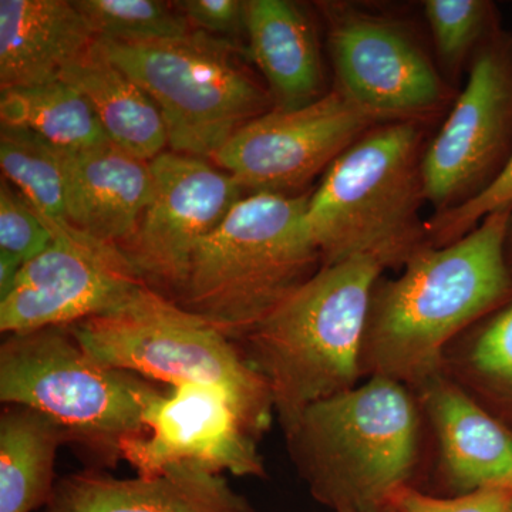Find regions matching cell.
Returning a JSON list of instances; mask_svg holds the SVG:
<instances>
[{"instance_id": "obj_31", "label": "cell", "mask_w": 512, "mask_h": 512, "mask_svg": "<svg viewBox=\"0 0 512 512\" xmlns=\"http://www.w3.org/2000/svg\"><path fill=\"white\" fill-rule=\"evenodd\" d=\"M22 266L23 262L15 255L0 251V301L12 291Z\"/></svg>"}, {"instance_id": "obj_18", "label": "cell", "mask_w": 512, "mask_h": 512, "mask_svg": "<svg viewBox=\"0 0 512 512\" xmlns=\"http://www.w3.org/2000/svg\"><path fill=\"white\" fill-rule=\"evenodd\" d=\"M96 40L74 2L0 0V89L59 80Z\"/></svg>"}, {"instance_id": "obj_24", "label": "cell", "mask_w": 512, "mask_h": 512, "mask_svg": "<svg viewBox=\"0 0 512 512\" xmlns=\"http://www.w3.org/2000/svg\"><path fill=\"white\" fill-rule=\"evenodd\" d=\"M423 12L436 62L457 89L461 72H468L481 47L503 29L497 5L488 0H426Z\"/></svg>"}, {"instance_id": "obj_13", "label": "cell", "mask_w": 512, "mask_h": 512, "mask_svg": "<svg viewBox=\"0 0 512 512\" xmlns=\"http://www.w3.org/2000/svg\"><path fill=\"white\" fill-rule=\"evenodd\" d=\"M143 286L119 248L72 227L57 229L49 247L23 264L12 291L0 301V332L72 328L120 308Z\"/></svg>"}, {"instance_id": "obj_19", "label": "cell", "mask_w": 512, "mask_h": 512, "mask_svg": "<svg viewBox=\"0 0 512 512\" xmlns=\"http://www.w3.org/2000/svg\"><path fill=\"white\" fill-rule=\"evenodd\" d=\"M245 39L275 109H298L325 96L318 32L311 16L289 0H247Z\"/></svg>"}, {"instance_id": "obj_11", "label": "cell", "mask_w": 512, "mask_h": 512, "mask_svg": "<svg viewBox=\"0 0 512 512\" xmlns=\"http://www.w3.org/2000/svg\"><path fill=\"white\" fill-rule=\"evenodd\" d=\"M379 124L376 116L333 86L308 106L274 109L249 121L210 161L251 194L301 195Z\"/></svg>"}, {"instance_id": "obj_32", "label": "cell", "mask_w": 512, "mask_h": 512, "mask_svg": "<svg viewBox=\"0 0 512 512\" xmlns=\"http://www.w3.org/2000/svg\"><path fill=\"white\" fill-rule=\"evenodd\" d=\"M505 252H507V262L512 272V214L510 224H508L507 242H505Z\"/></svg>"}, {"instance_id": "obj_21", "label": "cell", "mask_w": 512, "mask_h": 512, "mask_svg": "<svg viewBox=\"0 0 512 512\" xmlns=\"http://www.w3.org/2000/svg\"><path fill=\"white\" fill-rule=\"evenodd\" d=\"M63 431L43 414L3 406L0 414V512L45 510L55 493Z\"/></svg>"}, {"instance_id": "obj_14", "label": "cell", "mask_w": 512, "mask_h": 512, "mask_svg": "<svg viewBox=\"0 0 512 512\" xmlns=\"http://www.w3.org/2000/svg\"><path fill=\"white\" fill-rule=\"evenodd\" d=\"M144 423L146 434L123 448V460L137 476L195 466L221 476L266 477L261 434L220 389L194 383L170 387L148 407Z\"/></svg>"}, {"instance_id": "obj_3", "label": "cell", "mask_w": 512, "mask_h": 512, "mask_svg": "<svg viewBox=\"0 0 512 512\" xmlns=\"http://www.w3.org/2000/svg\"><path fill=\"white\" fill-rule=\"evenodd\" d=\"M309 197L245 195L202 241L173 301L234 342L254 329L325 266Z\"/></svg>"}, {"instance_id": "obj_17", "label": "cell", "mask_w": 512, "mask_h": 512, "mask_svg": "<svg viewBox=\"0 0 512 512\" xmlns=\"http://www.w3.org/2000/svg\"><path fill=\"white\" fill-rule=\"evenodd\" d=\"M66 212L70 227L120 248L133 237L151 192L150 161L111 141L63 151Z\"/></svg>"}, {"instance_id": "obj_30", "label": "cell", "mask_w": 512, "mask_h": 512, "mask_svg": "<svg viewBox=\"0 0 512 512\" xmlns=\"http://www.w3.org/2000/svg\"><path fill=\"white\" fill-rule=\"evenodd\" d=\"M174 5L192 30L232 42L245 36V2L241 0H184Z\"/></svg>"}, {"instance_id": "obj_8", "label": "cell", "mask_w": 512, "mask_h": 512, "mask_svg": "<svg viewBox=\"0 0 512 512\" xmlns=\"http://www.w3.org/2000/svg\"><path fill=\"white\" fill-rule=\"evenodd\" d=\"M94 47L153 99L174 153L211 160L235 133L275 109L265 83L249 69L247 49L192 30L177 39Z\"/></svg>"}, {"instance_id": "obj_15", "label": "cell", "mask_w": 512, "mask_h": 512, "mask_svg": "<svg viewBox=\"0 0 512 512\" xmlns=\"http://www.w3.org/2000/svg\"><path fill=\"white\" fill-rule=\"evenodd\" d=\"M440 446L441 471L458 495L512 491V430L446 370L416 387Z\"/></svg>"}, {"instance_id": "obj_34", "label": "cell", "mask_w": 512, "mask_h": 512, "mask_svg": "<svg viewBox=\"0 0 512 512\" xmlns=\"http://www.w3.org/2000/svg\"><path fill=\"white\" fill-rule=\"evenodd\" d=\"M511 512H512V504H511Z\"/></svg>"}, {"instance_id": "obj_29", "label": "cell", "mask_w": 512, "mask_h": 512, "mask_svg": "<svg viewBox=\"0 0 512 512\" xmlns=\"http://www.w3.org/2000/svg\"><path fill=\"white\" fill-rule=\"evenodd\" d=\"M512 491L480 490L457 497L437 498L406 485L394 494L397 512H511Z\"/></svg>"}, {"instance_id": "obj_6", "label": "cell", "mask_w": 512, "mask_h": 512, "mask_svg": "<svg viewBox=\"0 0 512 512\" xmlns=\"http://www.w3.org/2000/svg\"><path fill=\"white\" fill-rule=\"evenodd\" d=\"M164 390L94 360L69 328L5 336L0 402L43 414L94 470L123 460L128 441L146 434L144 417Z\"/></svg>"}, {"instance_id": "obj_25", "label": "cell", "mask_w": 512, "mask_h": 512, "mask_svg": "<svg viewBox=\"0 0 512 512\" xmlns=\"http://www.w3.org/2000/svg\"><path fill=\"white\" fill-rule=\"evenodd\" d=\"M97 39L146 43L177 39L192 32L174 3L158 0H76Z\"/></svg>"}, {"instance_id": "obj_4", "label": "cell", "mask_w": 512, "mask_h": 512, "mask_svg": "<svg viewBox=\"0 0 512 512\" xmlns=\"http://www.w3.org/2000/svg\"><path fill=\"white\" fill-rule=\"evenodd\" d=\"M285 437L315 501L333 512L383 511L419 461V402L404 384L373 376L309 406Z\"/></svg>"}, {"instance_id": "obj_2", "label": "cell", "mask_w": 512, "mask_h": 512, "mask_svg": "<svg viewBox=\"0 0 512 512\" xmlns=\"http://www.w3.org/2000/svg\"><path fill=\"white\" fill-rule=\"evenodd\" d=\"M384 269L369 256L323 266L235 340L268 384L284 433L312 404L357 386L370 302Z\"/></svg>"}, {"instance_id": "obj_16", "label": "cell", "mask_w": 512, "mask_h": 512, "mask_svg": "<svg viewBox=\"0 0 512 512\" xmlns=\"http://www.w3.org/2000/svg\"><path fill=\"white\" fill-rule=\"evenodd\" d=\"M42 512H254L221 474L174 466L153 477L116 478L87 468L57 480Z\"/></svg>"}, {"instance_id": "obj_10", "label": "cell", "mask_w": 512, "mask_h": 512, "mask_svg": "<svg viewBox=\"0 0 512 512\" xmlns=\"http://www.w3.org/2000/svg\"><path fill=\"white\" fill-rule=\"evenodd\" d=\"M512 156V33L488 40L468 69L423 158L424 192L434 214L483 194Z\"/></svg>"}, {"instance_id": "obj_33", "label": "cell", "mask_w": 512, "mask_h": 512, "mask_svg": "<svg viewBox=\"0 0 512 512\" xmlns=\"http://www.w3.org/2000/svg\"><path fill=\"white\" fill-rule=\"evenodd\" d=\"M379 512H397L396 510H394L393 507H390V508H386V510H383V511H379Z\"/></svg>"}, {"instance_id": "obj_1", "label": "cell", "mask_w": 512, "mask_h": 512, "mask_svg": "<svg viewBox=\"0 0 512 512\" xmlns=\"http://www.w3.org/2000/svg\"><path fill=\"white\" fill-rule=\"evenodd\" d=\"M511 214L512 205L491 212L463 238L420 249L399 278L379 279L363 340V376L416 389L444 372L451 340L512 301L505 252Z\"/></svg>"}, {"instance_id": "obj_23", "label": "cell", "mask_w": 512, "mask_h": 512, "mask_svg": "<svg viewBox=\"0 0 512 512\" xmlns=\"http://www.w3.org/2000/svg\"><path fill=\"white\" fill-rule=\"evenodd\" d=\"M3 178L35 208L53 231L69 228L63 151L25 128L2 126Z\"/></svg>"}, {"instance_id": "obj_20", "label": "cell", "mask_w": 512, "mask_h": 512, "mask_svg": "<svg viewBox=\"0 0 512 512\" xmlns=\"http://www.w3.org/2000/svg\"><path fill=\"white\" fill-rule=\"evenodd\" d=\"M60 79L86 97L114 146L146 161L164 153L167 128L157 104L96 47L66 69Z\"/></svg>"}, {"instance_id": "obj_22", "label": "cell", "mask_w": 512, "mask_h": 512, "mask_svg": "<svg viewBox=\"0 0 512 512\" xmlns=\"http://www.w3.org/2000/svg\"><path fill=\"white\" fill-rule=\"evenodd\" d=\"M2 126L25 128L62 151H82L110 141L89 101L59 79L2 90Z\"/></svg>"}, {"instance_id": "obj_9", "label": "cell", "mask_w": 512, "mask_h": 512, "mask_svg": "<svg viewBox=\"0 0 512 512\" xmlns=\"http://www.w3.org/2000/svg\"><path fill=\"white\" fill-rule=\"evenodd\" d=\"M335 87L382 123L431 126L457 99L407 20L353 2L319 3Z\"/></svg>"}, {"instance_id": "obj_27", "label": "cell", "mask_w": 512, "mask_h": 512, "mask_svg": "<svg viewBox=\"0 0 512 512\" xmlns=\"http://www.w3.org/2000/svg\"><path fill=\"white\" fill-rule=\"evenodd\" d=\"M53 241L52 229L40 218L15 187L2 178L0 184V251L23 264L42 254Z\"/></svg>"}, {"instance_id": "obj_7", "label": "cell", "mask_w": 512, "mask_h": 512, "mask_svg": "<svg viewBox=\"0 0 512 512\" xmlns=\"http://www.w3.org/2000/svg\"><path fill=\"white\" fill-rule=\"evenodd\" d=\"M94 360L150 382L204 384L227 394L259 434L274 402L237 343L173 299L143 286L123 306L69 328Z\"/></svg>"}, {"instance_id": "obj_26", "label": "cell", "mask_w": 512, "mask_h": 512, "mask_svg": "<svg viewBox=\"0 0 512 512\" xmlns=\"http://www.w3.org/2000/svg\"><path fill=\"white\" fill-rule=\"evenodd\" d=\"M453 377L512 406V301L478 332Z\"/></svg>"}, {"instance_id": "obj_5", "label": "cell", "mask_w": 512, "mask_h": 512, "mask_svg": "<svg viewBox=\"0 0 512 512\" xmlns=\"http://www.w3.org/2000/svg\"><path fill=\"white\" fill-rule=\"evenodd\" d=\"M429 127L379 124L323 174L309 197L306 224L325 266L369 256L386 269L404 268L430 245L421 220Z\"/></svg>"}, {"instance_id": "obj_12", "label": "cell", "mask_w": 512, "mask_h": 512, "mask_svg": "<svg viewBox=\"0 0 512 512\" xmlns=\"http://www.w3.org/2000/svg\"><path fill=\"white\" fill-rule=\"evenodd\" d=\"M151 192L133 237L120 252L148 288L174 299L202 241L245 197L210 160L164 151L150 161Z\"/></svg>"}, {"instance_id": "obj_28", "label": "cell", "mask_w": 512, "mask_h": 512, "mask_svg": "<svg viewBox=\"0 0 512 512\" xmlns=\"http://www.w3.org/2000/svg\"><path fill=\"white\" fill-rule=\"evenodd\" d=\"M508 205H512V156L503 173L483 194L456 210L431 215L426 221L429 244L433 247L451 244L473 231L491 212Z\"/></svg>"}]
</instances>
